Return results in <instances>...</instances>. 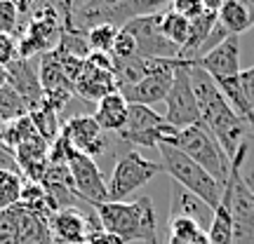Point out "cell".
I'll return each mask as SVG.
<instances>
[{
	"mask_svg": "<svg viewBox=\"0 0 254 244\" xmlns=\"http://www.w3.org/2000/svg\"><path fill=\"white\" fill-rule=\"evenodd\" d=\"M247 148H250V141L231 160L228 181L224 186V197H226L228 211H231V218H233L236 244H254V193L247 188L245 179H243Z\"/></svg>",
	"mask_w": 254,
	"mask_h": 244,
	"instance_id": "cell-4",
	"label": "cell"
},
{
	"mask_svg": "<svg viewBox=\"0 0 254 244\" xmlns=\"http://www.w3.org/2000/svg\"><path fill=\"white\" fill-rule=\"evenodd\" d=\"M193 63L202 68L214 82L238 78L243 73L240 68V36H228L221 45L209 49L207 54L198 56Z\"/></svg>",
	"mask_w": 254,
	"mask_h": 244,
	"instance_id": "cell-16",
	"label": "cell"
},
{
	"mask_svg": "<svg viewBox=\"0 0 254 244\" xmlns=\"http://www.w3.org/2000/svg\"><path fill=\"white\" fill-rule=\"evenodd\" d=\"M120 28L111 26V24H99L87 31V47L90 52H99V54H113V45L118 38Z\"/></svg>",
	"mask_w": 254,
	"mask_h": 244,
	"instance_id": "cell-30",
	"label": "cell"
},
{
	"mask_svg": "<svg viewBox=\"0 0 254 244\" xmlns=\"http://www.w3.org/2000/svg\"><path fill=\"white\" fill-rule=\"evenodd\" d=\"M212 216H214V211L198 199L193 193L189 190H184L182 186H177L172 188V199H170V218H190V221H195L200 228L212 223Z\"/></svg>",
	"mask_w": 254,
	"mask_h": 244,
	"instance_id": "cell-21",
	"label": "cell"
},
{
	"mask_svg": "<svg viewBox=\"0 0 254 244\" xmlns=\"http://www.w3.org/2000/svg\"><path fill=\"white\" fill-rule=\"evenodd\" d=\"M19 204L24 209H28V211L38 214V216H43L45 221H50L52 214L57 211L52 197L47 195V190L43 188L40 183H33V181H24V190H21Z\"/></svg>",
	"mask_w": 254,
	"mask_h": 244,
	"instance_id": "cell-24",
	"label": "cell"
},
{
	"mask_svg": "<svg viewBox=\"0 0 254 244\" xmlns=\"http://www.w3.org/2000/svg\"><path fill=\"white\" fill-rule=\"evenodd\" d=\"M19 56V45H17V38L7 36V33H0V66L5 68L9 63L14 61Z\"/></svg>",
	"mask_w": 254,
	"mask_h": 244,
	"instance_id": "cell-34",
	"label": "cell"
},
{
	"mask_svg": "<svg viewBox=\"0 0 254 244\" xmlns=\"http://www.w3.org/2000/svg\"><path fill=\"white\" fill-rule=\"evenodd\" d=\"M190 82H193V92L198 99L202 125L214 134L221 150L228 155V160H233L238 150L250 141V122L238 115L217 87V82L195 63L190 66Z\"/></svg>",
	"mask_w": 254,
	"mask_h": 244,
	"instance_id": "cell-1",
	"label": "cell"
},
{
	"mask_svg": "<svg viewBox=\"0 0 254 244\" xmlns=\"http://www.w3.org/2000/svg\"><path fill=\"white\" fill-rule=\"evenodd\" d=\"M5 85H7V73H5V68L0 66V90H2Z\"/></svg>",
	"mask_w": 254,
	"mask_h": 244,
	"instance_id": "cell-39",
	"label": "cell"
},
{
	"mask_svg": "<svg viewBox=\"0 0 254 244\" xmlns=\"http://www.w3.org/2000/svg\"><path fill=\"white\" fill-rule=\"evenodd\" d=\"M250 141H254V122H250Z\"/></svg>",
	"mask_w": 254,
	"mask_h": 244,
	"instance_id": "cell-41",
	"label": "cell"
},
{
	"mask_svg": "<svg viewBox=\"0 0 254 244\" xmlns=\"http://www.w3.org/2000/svg\"><path fill=\"white\" fill-rule=\"evenodd\" d=\"M78 244H92V242H90V240H87V242H78Z\"/></svg>",
	"mask_w": 254,
	"mask_h": 244,
	"instance_id": "cell-42",
	"label": "cell"
},
{
	"mask_svg": "<svg viewBox=\"0 0 254 244\" xmlns=\"http://www.w3.org/2000/svg\"><path fill=\"white\" fill-rule=\"evenodd\" d=\"M243 179H245V183H247V188L254 193V169L252 172H243Z\"/></svg>",
	"mask_w": 254,
	"mask_h": 244,
	"instance_id": "cell-38",
	"label": "cell"
},
{
	"mask_svg": "<svg viewBox=\"0 0 254 244\" xmlns=\"http://www.w3.org/2000/svg\"><path fill=\"white\" fill-rule=\"evenodd\" d=\"M26 26V19L21 17V12L12 0H0V33L19 38Z\"/></svg>",
	"mask_w": 254,
	"mask_h": 244,
	"instance_id": "cell-31",
	"label": "cell"
},
{
	"mask_svg": "<svg viewBox=\"0 0 254 244\" xmlns=\"http://www.w3.org/2000/svg\"><path fill=\"white\" fill-rule=\"evenodd\" d=\"M90 242L92 244H123L118 237L109 235V233H104V230H94L90 235Z\"/></svg>",
	"mask_w": 254,
	"mask_h": 244,
	"instance_id": "cell-36",
	"label": "cell"
},
{
	"mask_svg": "<svg viewBox=\"0 0 254 244\" xmlns=\"http://www.w3.org/2000/svg\"><path fill=\"white\" fill-rule=\"evenodd\" d=\"M38 78H40V87H43V94H45V101L62 113L66 108V103L75 97V92H73V82L64 71V63L57 52H47V54L40 56Z\"/></svg>",
	"mask_w": 254,
	"mask_h": 244,
	"instance_id": "cell-15",
	"label": "cell"
},
{
	"mask_svg": "<svg viewBox=\"0 0 254 244\" xmlns=\"http://www.w3.org/2000/svg\"><path fill=\"white\" fill-rule=\"evenodd\" d=\"M240 85H243L247 103H250L254 110V66H250V68H245V71L240 73Z\"/></svg>",
	"mask_w": 254,
	"mask_h": 244,
	"instance_id": "cell-35",
	"label": "cell"
},
{
	"mask_svg": "<svg viewBox=\"0 0 254 244\" xmlns=\"http://www.w3.org/2000/svg\"><path fill=\"white\" fill-rule=\"evenodd\" d=\"M28 118L33 120L38 134L43 136L50 146L59 139V134H62V127H59V110H57L55 106H50L45 99H43V103H40L38 108H33L28 113Z\"/></svg>",
	"mask_w": 254,
	"mask_h": 244,
	"instance_id": "cell-25",
	"label": "cell"
},
{
	"mask_svg": "<svg viewBox=\"0 0 254 244\" xmlns=\"http://www.w3.org/2000/svg\"><path fill=\"white\" fill-rule=\"evenodd\" d=\"M160 28H163L165 38L172 43V45L179 47V52H182V47L186 45V40H189V33H190V21L189 19H184L182 14H177L172 9H167L160 14Z\"/></svg>",
	"mask_w": 254,
	"mask_h": 244,
	"instance_id": "cell-27",
	"label": "cell"
},
{
	"mask_svg": "<svg viewBox=\"0 0 254 244\" xmlns=\"http://www.w3.org/2000/svg\"><path fill=\"white\" fill-rule=\"evenodd\" d=\"M50 230L57 244H78L87 242L94 230H101V223L99 218L92 221V216L82 214L78 207H66L52 214Z\"/></svg>",
	"mask_w": 254,
	"mask_h": 244,
	"instance_id": "cell-17",
	"label": "cell"
},
{
	"mask_svg": "<svg viewBox=\"0 0 254 244\" xmlns=\"http://www.w3.org/2000/svg\"><path fill=\"white\" fill-rule=\"evenodd\" d=\"M127 115H129V103L125 101V97L120 92H113L109 97L97 103L94 108V120L97 125L104 129V132H113V134H120L127 125Z\"/></svg>",
	"mask_w": 254,
	"mask_h": 244,
	"instance_id": "cell-22",
	"label": "cell"
},
{
	"mask_svg": "<svg viewBox=\"0 0 254 244\" xmlns=\"http://www.w3.org/2000/svg\"><path fill=\"white\" fill-rule=\"evenodd\" d=\"M182 129L172 127L165 115L155 113L151 106H139L129 103V115L127 125L120 132V141L129 146H141V148H158V146H174L177 136Z\"/></svg>",
	"mask_w": 254,
	"mask_h": 244,
	"instance_id": "cell-7",
	"label": "cell"
},
{
	"mask_svg": "<svg viewBox=\"0 0 254 244\" xmlns=\"http://www.w3.org/2000/svg\"><path fill=\"white\" fill-rule=\"evenodd\" d=\"M75 97L99 103L104 97L118 92L116 73H113V54H99L90 52V56L82 63V71L73 85Z\"/></svg>",
	"mask_w": 254,
	"mask_h": 244,
	"instance_id": "cell-10",
	"label": "cell"
},
{
	"mask_svg": "<svg viewBox=\"0 0 254 244\" xmlns=\"http://www.w3.org/2000/svg\"><path fill=\"white\" fill-rule=\"evenodd\" d=\"M64 36V19L50 2H38V7L26 19V26L19 36V56H43L47 52H55Z\"/></svg>",
	"mask_w": 254,
	"mask_h": 244,
	"instance_id": "cell-5",
	"label": "cell"
},
{
	"mask_svg": "<svg viewBox=\"0 0 254 244\" xmlns=\"http://www.w3.org/2000/svg\"><path fill=\"white\" fill-rule=\"evenodd\" d=\"M158 153H160L163 172L167 176H172L174 181H177V186H182L184 190L193 193L212 211L221 204V199H224V186L207 169H202L198 162H193L189 155H184L174 146H158Z\"/></svg>",
	"mask_w": 254,
	"mask_h": 244,
	"instance_id": "cell-3",
	"label": "cell"
},
{
	"mask_svg": "<svg viewBox=\"0 0 254 244\" xmlns=\"http://www.w3.org/2000/svg\"><path fill=\"white\" fill-rule=\"evenodd\" d=\"M247 9H250V14H252V21H254V0H240Z\"/></svg>",
	"mask_w": 254,
	"mask_h": 244,
	"instance_id": "cell-40",
	"label": "cell"
},
{
	"mask_svg": "<svg viewBox=\"0 0 254 244\" xmlns=\"http://www.w3.org/2000/svg\"><path fill=\"white\" fill-rule=\"evenodd\" d=\"M24 190V176L7 169H0V211L17 207Z\"/></svg>",
	"mask_w": 254,
	"mask_h": 244,
	"instance_id": "cell-29",
	"label": "cell"
},
{
	"mask_svg": "<svg viewBox=\"0 0 254 244\" xmlns=\"http://www.w3.org/2000/svg\"><path fill=\"white\" fill-rule=\"evenodd\" d=\"M190 66L193 61H184L177 73H174V82L170 87V94L165 99V120L177 129H186L193 125H202L200 120L198 99L193 92V82H190Z\"/></svg>",
	"mask_w": 254,
	"mask_h": 244,
	"instance_id": "cell-9",
	"label": "cell"
},
{
	"mask_svg": "<svg viewBox=\"0 0 254 244\" xmlns=\"http://www.w3.org/2000/svg\"><path fill=\"white\" fill-rule=\"evenodd\" d=\"M123 28L129 31L136 40L139 59H179V47L172 45L160 28V14L134 19Z\"/></svg>",
	"mask_w": 254,
	"mask_h": 244,
	"instance_id": "cell-13",
	"label": "cell"
},
{
	"mask_svg": "<svg viewBox=\"0 0 254 244\" xmlns=\"http://www.w3.org/2000/svg\"><path fill=\"white\" fill-rule=\"evenodd\" d=\"M62 136L68 141L71 148H75L78 153L87 155V157H99L109 150V139L106 132L97 125L94 115H73L64 122Z\"/></svg>",
	"mask_w": 254,
	"mask_h": 244,
	"instance_id": "cell-14",
	"label": "cell"
},
{
	"mask_svg": "<svg viewBox=\"0 0 254 244\" xmlns=\"http://www.w3.org/2000/svg\"><path fill=\"white\" fill-rule=\"evenodd\" d=\"M202 5H205V9L207 12H212V14H217L219 9L226 5V0H202Z\"/></svg>",
	"mask_w": 254,
	"mask_h": 244,
	"instance_id": "cell-37",
	"label": "cell"
},
{
	"mask_svg": "<svg viewBox=\"0 0 254 244\" xmlns=\"http://www.w3.org/2000/svg\"><path fill=\"white\" fill-rule=\"evenodd\" d=\"M5 73H7V85L17 92L19 97H24V99L31 103V110L38 108V106L43 103L45 94H43L40 78H38L36 66H33L31 59L17 56L9 66H5Z\"/></svg>",
	"mask_w": 254,
	"mask_h": 244,
	"instance_id": "cell-18",
	"label": "cell"
},
{
	"mask_svg": "<svg viewBox=\"0 0 254 244\" xmlns=\"http://www.w3.org/2000/svg\"><path fill=\"white\" fill-rule=\"evenodd\" d=\"M66 164H68V172H71L73 188H75L82 202H87L92 207L101 204V202H109V188H106V179L101 174L99 164L92 157L71 148L68 141H66Z\"/></svg>",
	"mask_w": 254,
	"mask_h": 244,
	"instance_id": "cell-11",
	"label": "cell"
},
{
	"mask_svg": "<svg viewBox=\"0 0 254 244\" xmlns=\"http://www.w3.org/2000/svg\"><path fill=\"white\" fill-rule=\"evenodd\" d=\"M217 24L226 31V36H243L254 26L250 9L240 0H226V5L217 12Z\"/></svg>",
	"mask_w": 254,
	"mask_h": 244,
	"instance_id": "cell-23",
	"label": "cell"
},
{
	"mask_svg": "<svg viewBox=\"0 0 254 244\" xmlns=\"http://www.w3.org/2000/svg\"><path fill=\"white\" fill-rule=\"evenodd\" d=\"M101 230L118 237L123 244L146 242L158 244V221L151 197H136L132 202H101L94 204Z\"/></svg>",
	"mask_w": 254,
	"mask_h": 244,
	"instance_id": "cell-2",
	"label": "cell"
},
{
	"mask_svg": "<svg viewBox=\"0 0 254 244\" xmlns=\"http://www.w3.org/2000/svg\"><path fill=\"white\" fill-rule=\"evenodd\" d=\"M172 7V0H123L120 5L109 9L101 24H111L116 28H123L125 24L134 21L141 17H153V14H163Z\"/></svg>",
	"mask_w": 254,
	"mask_h": 244,
	"instance_id": "cell-20",
	"label": "cell"
},
{
	"mask_svg": "<svg viewBox=\"0 0 254 244\" xmlns=\"http://www.w3.org/2000/svg\"><path fill=\"white\" fill-rule=\"evenodd\" d=\"M174 148H179L193 162H198L202 169H207L221 186H226L228 172H231V160L221 150L219 141L205 125H193L182 129L177 141H174Z\"/></svg>",
	"mask_w": 254,
	"mask_h": 244,
	"instance_id": "cell-6",
	"label": "cell"
},
{
	"mask_svg": "<svg viewBox=\"0 0 254 244\" xmlns=\"http://www.w3.org/2000/svg\"><path fill=\"white\" fill-rule=\"evenodd\" d=\"M28 113H31V103L24 97H19L9 85H5L0 90V118L5 122H14V120L26 118Z\"/></svg>",
	"mask_w": 254,
	"mask_h": 244,
	"instance_id": "cell-28",
	"label": "cell"
},
{
	"mask_svg": "<svg viewBox=\"0 0 254 244\" xmlns=\"http://www.w3.org/2000/svg\"><path fill=\"white\" fill-rule=\"evenodd\" d=\"M184 63V59H160L158 68L151 75H146L141 82L132 87L120 90L127 103H139V106H153L158 101H165L170 94V87L174 82V73Z\"/></svg>",
	"mask_w": 254,
	"mask_h": 244,
	"instance_id": "cell-12",
	"label": "cell"
},
{
	"mask_svg": "<svg viewBox=\"0 0 254 244\" xmlns=\"http://www.w3.org/2000/svg\"><path fill=\"white\" fill-rule=\"evenodd\" d=\"M14 157H17V167L24 181L40 183L45 176V169L50 164V144L43 136H36L26 144L14 148Z\"/></svg>",
	"mask_w": 254,
	"mask_h": 244,
	"instance_id": "cell-19",
	"label": "cell"
},
{
	"mask_svg": "<svg viewBox=\"0 0 254 244\" xmlns=\"http://www.w3.org/2000/svg\"><path fill=\"white\" fill-rule=\"evenodd\" d=\"M207 240L209 244H236V235H233V218L228 211L226 197L221 199V204L214 209L212 223L207 228Z\"/></svg>",
	"mask_w": 254,
	"mask_h": 244,
	"instance_id": "cell-26",
	"label": "cell"
},
{
	"mask_svg": "<svg viewBox=\"0 0 254 244\" xmlns=\"http://www.w3.org/2000/svg\"><path fill=\"white\" fill-rule=\"evenodd\" d=\"M136 56V40L132 38L129 31L120 28L116 45H113V59H134Z\"/></svg>",
	"mask_w": 254,
	"mask_h": 244,
	"instance_id": "cell-32",
	"label": "cell"
},
{
	"mask_svg": "<svg viewBox=\"0 0 254 244\" xmlns=\"http://www.w3.org/2000/svg\"><path fill=\"white\" fill-rule=\"evenodd\" d=\"M160 172H163V164L160 162L146 160L139 150H127L125 155H120L118 160H116L111 179L106 181L109 202H125L134 190L146 186Z\"/></svg>",
	"mask_w": 254,
	"mask_h": 244,
	"instance_id": "cell-8",
	"label": "cell"
},
{
	"mask_svg": "<svg viewBox=\"0 0 254 244\" xmlns=\"http://www.w3.org/2000/svg\"><path fill=\"white\" fill-rule=\"evenodd\" d=\"M172 12L177 14H182L184 19H189V21H195L198 17H202L207 9L202 5V0H172Z\"/></svg>",
	"mask_w": 254,
	"mask_h": 244,
	"instance_id": "cell-33",
	"label": "cell"
}]
</instances>
